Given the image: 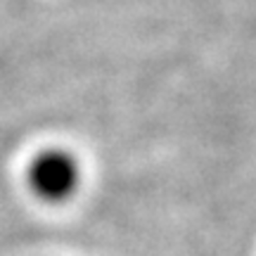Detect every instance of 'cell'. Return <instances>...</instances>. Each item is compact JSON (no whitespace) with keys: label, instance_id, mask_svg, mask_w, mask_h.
I'll list each match as a JSON object with an SVG mask.
<instances>
[{"label":"cell","instance_id":"cell-1","mask_svg":"<svg viewBox=\"0 0 256 256\" xmlns=\"http://www.w3.org/2000/svg\"><path fill=\"white\" fill-rule=\"evenodd\" d=\"M28 176H31L34 190L50 200H62L76 185V166L62 152H50V154L38 156Z\"/></svg>","mask_w":256,"mask_h":256}]
</instances>
